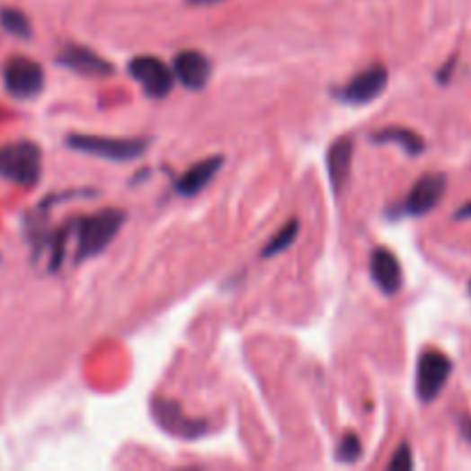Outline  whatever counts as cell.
<instances>
[{
    "label": "cell",
    "instance_id": "1",
    "mask_svg": "<svg viewBox=\"0 0 471 471\" xmlns=\"http://www.w3.org/2000/svg\"><path fill=\"white\" fill-rule=\"evenodd\" d=\"M127 214L120 209H102L93 217H84L72 221V230L78 237V260L93 258L118 237Z\"/></svg>",
    "mask_w": 471,
    "mask_h": 471
},
{
    "label": "cell",
    "instance_id": "2",
    "mask_svg": "<svg viewBox=\"0 0 471 471\" xmlns=\"http://www.w3.org/2000/svg\"><path fill=\"white\" fill-rule=\"evenodd\" d=\"M40 175H42V152L35 143L16 140L0 147V177L22 187H35Z\"/></svg>",
    "mask_w": 471,
    "mask_h": 471
},
{
    "label": "cell",
    "instance_id": "3",
    "mask_svg": "<svg viewBox=\"0 0 471 471\" xmlns=\"http://www.w3.org/2000/svg\"><path fill=\"white\" fill-rule=\"evenodd\" d=\"M67 147L84 155L99 156L109 161H134L146 155L150 147L147 138H106V136H88V134H72L67 136Z\"/></svg>",
    "mask_w": 471,
    "mask_h": 471
},
{
    "label": "cell",
    "instance_id": "4",
    "mask_svg": "<svg viewBox=\"0 0 471 471\" xmlns=\"http://www.w3.org/2000/svg\"><path fill=\"white\" fill-rule=\"evenodd\" d=\"M453 363L440 350H425L416 366V394L423 403H432L444 391Z\"/></svg>",
    "mask_w": 471,
    "mask_h": 471
},
{
    "label": "cell",
    "instance_id": "5",
    "mask_svg": "<svg viewBox=\"0 0 471 471\" xmlns=\"http://www.w3.org/2000/svg\"><path fill=\"white\" fill-rule=\"evenodd\" d=\"M5 88L16 99H32L44 90V69L31 58H10L3 69Z\"/></svg>",
    "mask_w": 471,
    "mask_h": 471
},
{
    "label": "cell",
    "instance_id": "6",
    "mask_svg": "<svg viewBox=\"0 0 471 471\" xmlns=\"http://www.w3.org/2000/svg\"><path fill=\"white\" fill-rule=\"evenodd\" d=\"M129 74L138 81L143 93L152 99H164L171 94L175 76L168 65H164L159 58L138 56L129 63Z\"/></svg>",
    "mask_w": 471,
    "mask_h": 471
},
{
    "label": "cell",
    "instance_id": "7",
    "mask_svg": "<svg viewBox=\"0 0 471 471\" xmlns=\"http://www.w3.org/2000/svg\"><path fill=\"white\" fill-rule=\"evenodd\" d=\"M152 416L166 432H171L173 437H182V440H198L208 432V423L189 419L184 409L168 398L152 400Z\"/></svg>",
    "mask_w": 471,
    "mask_h": 471
},
{
    "label": "cell",
    "instance_id": "8",
    "mask_svg": "<svg viewBox=\"0 0 471 471\" xmlns=\"http://www.w3.org/2000/svg\"><path fill=\"white\" fill-rule=\"evenodd\" d=\"M446 193V177L441 173H428L416 182L412 191L407 193V200L403 205V212L409 217H423L432 212L441 202Z\"/></svg>",
    "mask_w": 471,
    "mask_h": 471
},
{
    "label": "cell",
    "instance_id": "9",
    "mask_svg": "<svg viewBox=\"0 0 471 471\" xmlns=\"http://www.w3.org/2000/svg\"><path fill=\"white\" fill-rule=\"evenodd\" d=\"M387 67H384V65H373V67H368L366 72H359L357 76L341 90V99L347 102V104H368V102L378 99L379 94L387 90Z\"/></svg>",
    "mask_w": 471,
    "mask_h": 471
},
{
    "label": "cell",
    "instance_id": "10",
    "mask_svg": "<svg viewBox=\"0 0 471 471\" xmlns=\"http://www.w3.org/2000/svg\"><path fill=\"white\" fill-rule=\"evenodd\" d=\"M173 76L187 90H202L212 76V65L202 53L182 51L173 60Z\"/></svg>",
    "mask_w": 471,
    "mask_h": 471
},
{
    "label": "cell",
    "instance_id": "11",
    "mask_svg": "<svg viewBox=\"0 0 471 471\" xmlns=\"http://www.w3.org/2000/svg\"><path fill=\"white\" fill-rule=\"evenodd\" d=\"M58 63L72 72L84 74V76H111L113 74V65L106 63L104 58L97 56L93 49L76 47V44L65 47L63 53L58 56Z\"/></svg>",
    "mask_w": 471,
    "mask_h": 471
},
{
    "label": "cell",
    "instance_id": "12",
    "mask_svg": "<svg viewBox=\"0 0 471 471\" xmlns=\"http://www.w3.org/2000/svg\"><path fill=\"white\" fill-rule=\"evenodd\" d=\"M370 276L384 295H395L403 288V267L388 249H375L370 255Z\"/></svg>",
    "mask_w": 471,
    "mask_h": 471
},
{
    "label": "cell",
    "instance_id": "13",
    "mask_svg": "<svg viewBox=\"0 0 471 471\" xmlns=\"http://www.w3.org/2000/svg\"><path fill=\"white\" fill-rule=\"evenodd\" d=\"M352 140L338 138L329 152H326V171H329V180H332V189L341 193L350 182V173H352Z\"/></svg>",
    "mask_w": 471,
    "mask_h": 471
},
{
    "label": "cell",
    "instance_id": "14",
    "mask_svg": "<svg viewBox=\"0 0 471 471\" xmlns=\"http://www.w3.org/2000/svg\"><path fill=\"white\" fill-rule=\"evenodd\" d=\"M221 166L223 156H208V159H202L200 164L189 168V171L177 180V193H182V196H196V193H200L202 189L208 187L209 182L218 175Z\"/></svg>",
    "mask_w": 471,
    "mask_h": 471
},
{
    "label": "cell",
    "instance_id": "15",
    "mask_svg": "<svg viewBox=\"0 0 471 471\" xmlns=\"http://www.w3.org/2000/svg\"><path fill=\"white\" fill-rule=\"evenodd\" d=\"M373 140L375 143H394L403 147L404 155L409 156H419L425 152V140L416 131L404 129V127H388V129L375 131Z\"/></svg>",
    "mask_w": 471,
    "mask_h": 471
},
{
    "label": "cell",
    "instance_id": "16",
    "mask_svg": "<svg viewBox=\"0 0 471 471\" xmlns=\"http://www.w3.org/2000/svg\"><path fill=\"white\" fill-rule=\"evenodd\" d=\"M0 26L5 28L10 35L22 37V40H31L32 26L28 22V16L22 10H3L0 12Z\"/></svg>",
    "mask_w": 471,
    "mask_h": 471
},
{
    "label": "cell",
    "instance_id": "17",
    "mask_svg": "<svg viewBox=\"0 0 471 471\" xmlns=\"http://www.w3.org/2000/svg\"><path fill=\"white\" fill-rule=\"evenodd\" d=\"M297 233H299V221L292 218V221L285 223L283 228L279 230V235H276V237L271 239L267 246H264L262 258H271V255H279V253H283L285 249H290V244L297 239Z\"/></svg>",
    "mask_w": 471,
    "mask_h": 471
},
{
    "label": "cell",
    "instance_id": "18",
    "mask_svg": "<svg viewBox=\"0 0 471 471\" xmlns=\"http://www.w3.org/2000/svg\"><path fill=\"white\" fill-rule=\"evenodd\" d=\"M361 453H363L361 441H359V437L352 435V432L342 437L341 444H338L336 449V458L341 462H357L359 458H361Z\"/></svg>",
    "mask_w": 471,
    "mask_h": 471
},
{
    "label": "cell",
    "instance_id": "19",
    "mask_svg": "<svg viewBox=\"0 0 471 471\" xmlns=\"http://www.w3.org/2000/svg\"><path fill=\"white\" fill-rule=\"evenodd\" d=\"M388 469L391 471L414 469V460H412V449H409V444L398 446V450H395L394 458H391V462H388Z\"/></svg>",
    "mask_w": 471,
    "mask_h": 471
},
{
    "label": "cell",
    "instance_id": "20",
    "mask_svg": "<svg viewBox=\"0 0 471 471\" xmlns=\"http://www.w3.org/2000/svg\"><path fill=\"white\" fill-rule=\"evenodd\" d=\"M456 63H458V56H453L449 63L440 69V74H437V81H440V84H449L450 74H453V69H456Z\"/></svg>",
    "mask_w": 471,
    "mask_h": 471
},
{
    "label": "cell",
    "instance_id": "21",
    "mask_svg": "<svg viewBox=\"0 0 471 471\" xmlns=\"http://www.w3.org/2000/svg\"><path fill=\"white\" fill-rule=\"evenodd\" d=\"M458 423H460L462 437H465V440L471 444V416H460V421H458Z\"/></svg>",
    "mask_w": 471,
    "mask_h": 471
},
{
    "label": "cell",
    "instance_id": "22",
    "mask_svg": "<svg viewBox=\"0 0 471 471\" xmlns=\"http://www.w3.org/2000/svg\"><path fill=\"white\" fill-rule=\"evenodd\" d=\"M462 218H471V202H467L465 208H460L456 212V221H462Z\"/></svg>",
    "mask_w": 471,
    "mask_h": 471
},
{
    "label": "cell",
    "instance_id": "23",
    "mask_svg": "<svg viewBox=\"0 0 471 471\" xmlns=\"http://www.w3.org/2000/svg\"><path fill=\"white\" fill-rule=\"evenodd\" d=\"M193 5H217V3H223V0H189Z\"/></svg>",
    "mask_w": 471,
    "mask_h": 471
},
{
    "label": "cell",
    "instance_id": "24",
    "mask_svg": "<svg viewBox=\"0 0 471 471\" xmlns=\"http://www.w3.org/2000/svg\"><path fill=\"white\" fill-rule=\"evenodd\" d=\"M469 292H471V283H469Z\"/></svg>",
    "mask_w": 471,
    "mask_h": 471
}]
</instances>
